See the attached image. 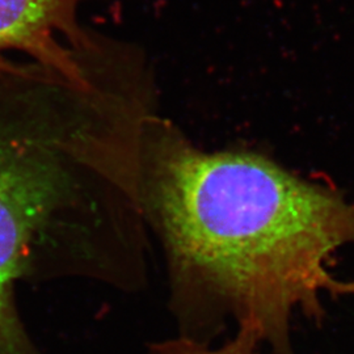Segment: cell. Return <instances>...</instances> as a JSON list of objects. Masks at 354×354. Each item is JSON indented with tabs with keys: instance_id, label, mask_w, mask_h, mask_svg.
<instances>
[{
	"instance_id": "obj_1",
	"label": "cell",
	"mask_w": 354,
	"mask_h": 354,
	"mask_svg": "<svg viewBox=\"0 0 354 354\" xmlns=\"http://www.w3.org/2000/svg\"><path fill=\"white\" fill-rule=\"evenodd\" d=\"M138 205L162 245L180 335L234 336L295 354L294 320L323 323L326 302L354 298L332 270L354 243V203L260 153L203 151L169 120L146 121Z\"/></svg>"
},
{
	"instance_id": "obj_2",
	"label": "cell",
	"mask_w": 354,
	"mask_h": 354,
	"mask_svg": "<svg viewBox=\"0 0 354 354\" xmlns=\"http://www.w3.org/2000/svg\"><path fill=\"white\" fill-rule=\"evenodd\" d=\"M136 176L137 130L111 89L45 73L0 76V354H48L21 319V281L140 288Z\"/></svg>"
},
{
	"instance_id": "obj_3",
	"label": "cell",
	"mask_w": 354,
	"mask_h": 354,
	"mask_svg": "<svg viewBox=\"0 0 354 354\" xmlns=\"http://www.w3.org/2000/svg\"><path fill=\"white\" fill-rule=\"evenodd\" d=\"M80 0H0V76L20 71L8 53L88 87L113 66L122 50L108 49L80 26Z\"/></svg>"
},
{
	"instance_id": "obj_4",
	"label": "cell",
	"mask_w": 354,
	"mask_h": 354,
	"mask_svg": "<svg viewBox=\"0 0 354 354\" xmlns=\"http://www.w3.org/2000/svg\"><path fill=\"white\" fill-rule=\"evenodd\" d=\"M149 354H261L260 348L239 337L213 346L209 342H198L178 335L175 339L153 342L149 346Z\"/></svg>"
}]
</instances>
